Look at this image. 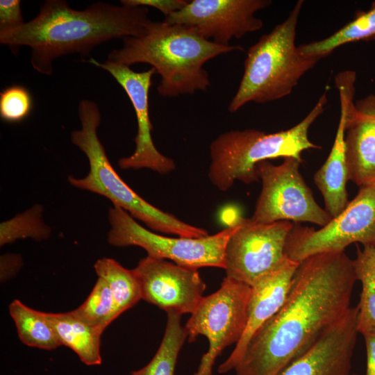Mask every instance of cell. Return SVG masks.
<instances>
[{"instance_id":"29","label":"cell","mask_w":375,"mask_h":375,"mask_svg":"<svg viewBox=\"0 0 375 375\" xmlns=\"http://www.w3.org/2000/svg\"><path fill=\"white\" fill-rule=\"evenodd\" d=\"M188 1L185 0H121L120 3L128 6L155 8L166 17L170 14L183 9Z\"/></svg>"},{"instance_id":"30","label":"cell","mask_w":375,"mask_h":375,"mask_svg":"<svg viewBox=\"0 0 375 375\" xmlns=\"http://www.w3.org/2000/svg\"><path fill=\"white\" fill-rule=\"evenodd\" d=\"M365 340L367 352L365 375H375V328L360 333Z\"/></svg>"},{"instance_id":"28","label":"cell","mask_w":375,"mask_h":375,"mask_svg":"<svg viewBox=\"0 0 375 375\" xmlns=\"http://www.w3.org/2000/svg\"><path fill=\"white\" fill-rule=\"evenodd\" d=\"M24 23L20 1H0V33L17 28Z\"/></svg>"},{"instance_id":"26","label":"cell","mask_w":375,"mask_h":375,"mask_svg":"<svg viewBox=\"0 0 375 375\" xmlns=\"http://www.w3.org/2000/svg\"><path fill=\"white\" fill-rule=\"evenodd\" d=\"M42 208L35 205L24 213L1 224V246L11 243L19 238H31L36 240L46 239L50 229L42 219Z\"/></svg>"},{"instance_id":"19","label":"cell","mask_w":375,"mask_h":375,"mask_svg":"<svg viewBox=\"0 0 375 375\" xmlns=\"http://www.w3.org/2000/svg\"><path fill=\"white\" fill-rule=\"evenodd\" d=\"M46 315L61 345L70 348L86 365L101 364L100 348L102 330L83 322L74 310L59 313L46 312Z\"/></svg>"},{"instance_id":"18","label":"cell","mask_w":375,"mask_h":375,"mask_svg":"<svg viewBox=\"0 0 375 375\" xmlns=\"http://www.w3.org/2000/svg\"><path fill=\"white\" fill-rule=\"evenodd\" d=\"M346 131L349 180L360 187L375 184V95L350 108Z\"/></svg>"},{"instance_id":"15","label":"cell","mask_w":375,"mask_h":375,"mask_svg":"<svg viewBox=\"0 0 375 375\" xmlns=\"http://www.w3.org/2000/svg\"><path fill=\"white\" fill-rule=\"evenodd\" d=\"M358 306L351 307L303 354L278 375H351L358 333Z\"/></svg>"},{"instance_id":"17","label":"cell","mask_w":375,"mask_h":375,"mask_svg":"<svg viewBox=\"0 0 375 375\" xmlns=\"http://www.w3.org/2000/svg\"><path fill=\"white\" fill-rule=\"evenodd\" d=\"M299 265V262L286 257L276 267L251 286L244 332L230 356L219 366L217 371L219 374L235 369L251 337L281 309Z\"/></svg>"},{"instance_id":"4","label":"cell","mask_w":375,"mask_h":375,"mask_svg":"<svg viewBox=\"0 0 375 375\" xmlns=\"http://www.w3.org/2000/svg\"><path fill=\"white\" fill-rule=\"evenodd\" d=\"M78 111L81 127L72 133L71 141L87 156L90 171L81 178L69 176L68 181L72 185L106 197L114 206L122 208L154 231L188 238L209 235L206 230L188 224L161 210L134 192L112 167L99 138L97 129L101 116L98 104L83 99Z\"/></svg>"},{"instance_id":"27","label":"cell","mask_w":375,"mask_h":375,"mask_svg":"<svg viewBox=\"0 0 375 375\" xmlns=\"http://www.w3.org/2000/svg\"><path fill=\"white\" fill-rule=\"evenodd\" d=\"M33 107L32 95L22 85H10L0 92V117L4 122H22L30 115Z\"/></svg>"},{"instance_id":"1","label":"cell","mask_w":375,"mask_h":375,"mask_svg":"<svg viewBox=\"0 0 375 375\" xmlns=\"http://www.w3.org/2000/svg\"><path fill=\"white\" fill-rule=\"evenodd\" d=\"M356 281L344 251L299 262L283 305L251 337L236 375H278L344 317Z\"/></svg>"},{"instance_id":"22","label":"cell","mask_w":375,"mask_h":375,"mask_svg":"<svg viewBox=\"0 0 375 375\" xmlns=\"http://www.w3.org/2000/svg\"><path fill=\"white\" fill-rule=\"evenodd\" d=\"M94 269L111 291L116 318L142 299L140 285L133 269H126L108 258L97 260Z\"/></svg>"},{"instance_id":"10","label":"cell","mask_w":375,"mask_h":375,"mask_svg":"<svg viewBox=\"0 0 375 375\" xmlns=\"http://www.w3.org/2000/svg\"><path fill=\"white\" fill-rule=\"evenodd\" d=\"M301 162L287 157L278 165L267 160L256 165L262 187L252 220L260 223L292 220L324 226L332 219L315 201L301 176L299 171Z\"/></svg>"},{"instance_id":"9","label":"cell","mask_w":375,"mask_h":375,"mask_svg":"<svg viewBox=\"0 0 375 375\" xmlns=\"http://www.w3.org/2000/svg\"><path fill=\"white\" fill-rule=\"evenodd\" d=\"M355 242L375 246V184L361 187L345 208L320 229L293 225L285 254L301 262L317 253L344 251Z\"/></svg>"},{"instance_id":"31","label":"cell","mask_w":375,"mask_h":375,"mask_svg":"<svg viewBox=\"0 0 375 375\" xmlns=\"http://www.w3.org/2000/svg\"><path fill=\"white\" fill-rule=\"evenodd\" d=\"M351 375H358V374H351Z\"/></svg>"},{"instance_id":"7","label":"cell","mask_w":375,"mask_h":375,"mask_svg":"<svg viewBox=\"0 0 375 375\" xmlns=\"http://www.w3.org/2000/svg\"><path fill=\"white\" fill-rule=\"evenodd\" d=\"M110 229L108 242L115 247L138 246L149 256L169 259L178 265L199 268L225 269V249L238 227L236 221L217 233L200 238H169L158 235L139 224L126 211L114 206L108 211Z\"/></svg>"},{"instance_id":"6","label":"cell","mask_w":375,"mask_h":375,"mask_svg":"<svg viewBox=\"0 0 375 375\" xmlns=\"http://www.w3.org/2000/svg\"><path fill=\"white\" fill-rule=\"evenodd\" d=\"M303 3L298 1L283 22L249 49L241 81L228 107L229 112L249 102L265 103L288 96L319 60L304 55L295 44Z\"/></svg>"},{"instance_id":"16","label":"cell","mask_w":375,"mask_h":375,"mask_svg":"<svg viewBox=\"0 0 375 375\" xmlns=\"http://www.w3.org/2000/svg\"><path fill=\"white\" fill-rule=\"evenodd\" d=\"M356 80V74L353 70L342 72L335 78L340 100L339 124L330 154L314 176L315 183L324 197L325 210L332 218L338 216L348 204L345 132L347 115L354 104Z\"/></svg>"},{"instance_id":"14","label":"cell","mask_w":375,"mask_h":375,"mask_svg":"<svg viewBox=\"0 0 375 375\" xmlns=\"http://www.w3.org/2000/svg\"><path fill=\"white\" fill-rule=\"evenodd\" d=\"M133 270L142 299L167 313L192 314L204 297L206 285L197 268L147 256Z\"/></svg>"},{"instance_id":"2","label":"cell","mask_w":375,"mask_h":375,"mask_svg":"<svg viewBox=\"0 0 375 375\" xmlns=\"http://www.w3.org/2000/svg\"><path fill=\"white\" fill-rule=\"evenodd\" d=\"M144 6L95 2L79 10L64 0H47L38 15L21 26L0 33V43L15 53L31 49L33 68L51 75L53 61L62 56L89 55L97 46L112 39L136 37L151 22Z\"/></svg>"},{"instance_id":"13","label":"cell","mask_w":375,"mask_h":375,"mask_svg":"<svg viewBox=\"0 0 375 375\" xmlns=\"http://www.w3.org/2000/svg\"><path fill=\"white\" fill-rule=\"evenodd\" d=\"M88 62L112 75L128 95L135 112L138 129L134 140L135 151L131 156L119 159V167L122 169L147 168L161 174L174 170V160L162 154L151 138L153 126L149 117V93L156 70L151 67L136 72L129 66L108 60L100 62L93 58Z\"/></svg>"},{"instance_id":"12","label":"cell","mask_w":375,"mask_h":375,"mask_svg":"<svg viewBox=\"0 0 375 375\" xmlns=\"http://www.w3.org/2000/svg\"><path fill=\"white\" fill-rule=\"evenodd\" d=\"M271 3L269 0H193L165 17L164 22L192 26L204 38L226 46L233 38L239 39L261 29L263 22L254 14Z\"/></svg>"},{"instance_id":"3","label":"cell","mask_w":375,"mask_h":375,"mask_svg":"<svg viewBox=\"0 0 375 375\" xmlns=\"http://www.w3.org/2000/svg\"><path fill=\"white\" fill-rule=\"evenodd\" d=\"M123 42L120 49L108 53L107 60L129 67L150 65L161 76L157 91L164 97L206 91L210 81L203 65L219 55L243 50L241 46L207 40L192 26L164 21H151L142 34Z\"/></svg>"},{"instance_id":"20","label":"cell","mask_w":375,"mask_h":375,"mask_svg":"<svg viewBox=\"0 0 375 375\" xmlns=\"http://www.w3.org/2000/svg\"><path fill=\"white\" fill-rule=\"evenodd\" d=\"M8 310L22 343L44 350H53L61 346L46 312L34 310L18 299L10 303Z\"/></svg>"},{"instance_id":"11","label":"cell","mask_w":375,"mask_h":375,"mask_svg":"<svg viewBox=\"0 0 375 375\" xmlns=\"http://www.w3.org/2000/svg\"><path fill=\"white\" fill-rule=\"evenodd\" d=\"M234 219L238 227L225 249L226 276L251 287L287 257L285 243L294 224L260 223L239 215Z\"/></svg>"},{"instance_id":"21","label":"cell","mask_w":375,"mask_h":375,"mask_svg":"<svg viewBox=\"0 0 375 375\" xmlns=\"http://www.w3.org/2000/svg\"><path fill=\"white\" fill-rule=\"evenodd\" d=\"M375 38V2L365 12H360L348 24L328 37L299 47L306 56L319 60L335 49L347 43Z\"/></svg>"},{"instance_id":"5","label":"cell","mask_w":375,"mask_h":375,"mask_svg":"<svg viewBox=\"0 0 375 375\" xmlns=\"http://www.w3.org/2000/svg\"><path fill=\"white\" fill-rule=\"evenodd\" d=\"M326 103L325 91L306 117L285 131L267 133L256 129L232 130L219 135L210 144L211 183L225 192L236 180L247 184L258 181L256 165L260 162L278 157L302 160L304 150L321 149L309 140L308 133Z\"/></svg>"},{"instance_id":"25","label":"cell","mask_w":375,"mask_h":375,"mask_svg":"<svg viewBox=\"0 0 375 375\" xmlns=\"http://www.w3.org/2000/svg\"><path fill=\"white\" fill-rule=\"evenodd\" d=\"M74 312L83 322L103 331L116 319L112 293L103 278L98 277L89 296Z\"/></svg>"},{"instance_id":"24","label":"cell","mask_w":375,"mask_h":375,"mask_svg":"<svg viewBox=\"0 0 375 375\" xmlns=\"http://www.w3.org/2000/svg\"><path fill=\"white\" fill-rule=\"evenodd\" d=\"M357 280L362 284L358 304V328L359 333L375 328V246H364L358 249L353 260Z\"/></svg>"},{"instance_id":"8","label":"cell","mask_w":375,"mask_h":375,"mask_svg":"<svg viewBox=\"0 0 375 375\" xmlns=\"http://www.w3.org/2000/svg\"><path fill=\"white\" fill-rule=\"evenodd\" d=\"M251 287L226 276L214 293L204 297L185 326L188 342L205 336L209 344L194 375H212L217 358L241 339L248 319Z\"/></svg>"},{"instance_id":"23","label":"cell","mask_w":375,"mask_h":375,"mask_svg":"<svg viewBox=\"0 0 375 375\" xmlns=\"http://www.w3.org/2000/svg\"><path fill=\"white\" fill-rule=\"evenodd\" d=\"M167 314L165 331L157 352L147 365L131 372V375H174L178 353L188 337L181 325V315Z\"/></svg>"}]
</instances>
